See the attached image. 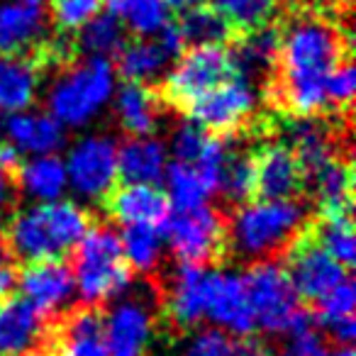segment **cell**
<instances>
[{
    "label": "cell",
    "instance_id": "cell-1",
    "mask_svg": "<svg viewBox=\"0 0 356 356\" xmlns=\"http://www.w3.org/2000/svg\"><path fill=\"white\" fill-rule=\"evenodd\" d=\"M351 59L349 30L320 13H298L278 30V56L266 83L271 103L288 118H317L330 110L327 76Z\"/></svg>",
    "mask_w": 356,
    "mask_h": 356
},
{
    "label": "cell",
    "instance_id": "cell-2",
    "mask_svg": "<svg viewBox=\"0 0 356 356\" xmlns=\"http://www.w3.org/2000/svg\"><path fill=\"white\" fill-rule=\"evenodd\" d=\"M90 225V213L74 200L35 203L8 220L3 244L13 259L25 264L64 259L86 237Z\"/></svg>",
    "mask_w": 356,
    "mask_h": 356
},
{
    "label": "cell",
    "instance_id": "cell-3",
    "mask_svg": "<svg viewBox=\"0 0 356 356\" xmlns=\"http://www.w3.org/2000/svg\"><path fill=\"white\" fill-rule=\"evenodd\" d=\"M305 225L307 215L298 198H259L237 205L227 220V252H234L247 264L278 259L288 252Z\"/></svg>",
    "mask_w": 356,
    "mask_h": 356
},
{
    "label": "cell",
    "instance_id": "cell-4",
    "mask_svg": "<svg viewBox=\"0 0 356 356\" xmlns=\"http://www.w3.org/2000/svg\"><path fill=\"white\" fill-rule=\"evenodd\" d=\"M71 273L81 305L103 307L122 296L132 283V268L124 259L120 234L110 225H90L74 249Z\"/></svg>",
    "mask_w": 356,
    "mask_h": 356
},
{
    "label": "cell",
    "instance_id": "cell-5",
    "mask_svg": "<svg viewBox=\"0 0 356 356\" xmlns=\"http://www.w3.org/2000/svg\"><path fill=\"white\" fill-rule=\"evenodd\" d=\"M115 66L108 56H83L61 69L47 90V108L64 127L88 124L115 93Z\"/></svg>",
    "mask_w": 356,
    "mask_h": 356
},
{
    "label": "cell",
    "instance_id": "cell-6",
    "mask_svg": "<svg viewBox=\"0 0 356 356\" xmlns=\"http://www.w3.org/2000/svg\"><path fill=\"white\" fill-rule=\"evenodd\" d=\"M161 237L178 264L213 266L227 252V220L208 203L188 210H171L161 227Z\"/></svg>",
    "mask_w": 356,
    "mask_h": 356
},
{
    "label": "cell",
    "instance_id": "cell-7",
    "mask_svg": "<svg viewBox=\"0 0 356 356\" xmlns=\"http://www.w3.org/2000/svg\"><path fill=\"white\" fill-rule=\"evenodd\" d=\"M239 276H242L244 291H247L257 330L266 332V334H288L302 305L300 296L288 278L286 266H281L278 259L254 261Z\"/></svg>",
    "mask_w": 356,
    "mask_h": 356
},
{
    "label": "cell",
    "instance_id": "cell-8",
    "mask_svg": "<svg viewBox=\"0 0 356 356\" xmlns=\"http://www.w3.org/2000/svg\"><path fill=\"white\" fill-rule=\"evenodd\" d=\"M234 71L237 69H234L232 56L225 44L188 47L168 69L159 95H161L163 105L186 110L193 100L227 81Z\"/></svg>",
    "mask_w": 356,
    "mask_h": 356
},
{
    "label": "cell",
    "instance_id": "cell-9",
    "mask_svg": "<svg viewBox=\"0 0 356 356\" xmlns=\"http://www.w3.org/2000/svg\"><path fill=\"white\" fill-rule=\"evenodd\" d=\"M254 110H257L254 83L244 74L234 71L218 88L193 100L184 113L191 118V122L203 127L205 132L232 137L252 122Z\"/></svg>",
    "mask_w": 356,
    "mask_h": 356
},
{
    "label": "cell",
    "instance_id": "cell-10",
    "mask_svg": "<svg viewBox=\"0 0 356 356\" xmlns=\"http://www.w3.org/2000/svg\"><path fill=\"white\" fill-rule=\"evenodd\" d=\"M69 186L86 200H105L118 186V142L108 134H88L69 149L64 161Z\"/></svg>",
    "mask_w": 356,
    "mask_h": 356
},
{
    "label": "cell",
    "instance_id": "cell-11",
    "mask_svg": "<svg viewBox=\"0 0 356 356\" xmlns=\"http://www.w3.org/2000/svg\"><path fill=\"white\" fill-rule=\"evenodd\" d=\"M288 278H291L296 293L302 300L317 302L322 296L344 283L349 276V268L330 257L307 232V225L296 237V242L288 247Z\"/></svg>",
    "mask_w": 356,
    "mask_h": 356
},
{
    "label": "cell",
    "instance_id": "cell-12",
    "mask_svg": "<svg viewBox=\"0 0 356 356\" xmlns=\"http://www.w3.org/2000/svg\"><path fill=\"white\" fill-rule=\"evenodd\" d=\"M213 271V266L195 264H178L173 268L166 291L159 293V302H163V317L176 332L195 330L205 320Z\"/></svg>",
    "mask_w": 356,
    "mask_h": 356
},
{
    "label": "cell",
    "instance_id": "cell-13",
    "mask_svg": "<svg viewBox=\"0 0 356 356\" xmlns=\"http://www.w3.org/2000/svg\"><path fill=\"white\" fill-rule=\"evenodd\" d=\"M17 286L22 298L47 317L64 315L66 310H71V302L76 298L74 273L64 259L25 264V268L17 271Z\"/></svg>",
    "mask_w": 356,
    "mask_h": 356
},
{
    "label": "cell",
    "instance_id": "cell-14",
    "mask_svg": "<svg viewBox=\"0 0 356 356\" xmlns=\"http://www.w3.org/2000/svg\"><path fill=\"white\" fill-rule=\"evenodd\" d=\"M49 339L51 317L40 312L22 296H8L0 300V356L44 354Z\"/></svg>",
    "mask_w": 356,
    "mask_h": 356
},
{
    "label": "cell",
    "instance_id": "cell-15",
    "mask_svg": "<svg viewBox=\"0 0 356 356\" xmlns=\"http://www.w3.org/2000/svg\"><path fill=\"white\" fill-rule=\"evenodd\" d=\"M305 191V173L288 144L268 142L254 152V195L291 200Z\"/></svg>",
    "mask_w": 356,
    "mask_h": 356
},
{
    "label": "cell",
    "instance_id": "cell-16",
    "mask_svg": "<svg viewBox=\"0 0 356 356\" xmlns=\"http://www.w3.org/2000/svg\"><path fill=\"white\" fill-rule=\"evenodd\" d=\"M154 337L152 302L127 298L105 315V341L110 356H147Z\"/></svg>",
    "mask_w": 356,
    "mask_h": 356
},
{
    "label": "cell",
    "instance_id": "cell-17",
    "mask_svg": "<svg viewBox=\"0 0 356 356\" xmlns=\"http://www.w3.org/2000/svg\"><path fill=\"white\" fill-rule=\"evenodd\" d=\"M205 317L218 330L227 332L232 337H249L257 332V322H254L252 307H249L247 300V291H244L239 273L215 268L213 281H210Z\"/></svg>",
    "mask_w": 356,
    "mask_h": 356
},
{
    "label": "cell",
    "instance_id": "cell-18",
    "mask_svg": "<svg viewBox=\"0 0 356 356\" xmlns=\"http://www.w3.org/2000/svg\"><path fill=\"white\" fill-rule=\"evenodd\" d=\"M49 344L51 356H110L105 341V315L100 307H71L51 332Z\"/></svg>",
    "mask_w": 356,
    "mask_h": 356
},
{
    "label": "cell",
    "instance_id": "cell-19",
    "mask_svg": "<svg viewBox=\"0 0 356 356\" xmlns=\"http://www.w3.org/2000/svg\"><path fill=\"white\" fill-rule=\"evenodd\" d=\"M105 208L115 222L132 227V225H147V227L161 229L166 218L171 215L166 191L154 184H122L115 186L105 195Z\"/></svg>",
    "mask_w": 356,
    "mask_h": 356
},
{
    "label": "cell",
    "instance_id": "cell-20",
    "mask_svg": "<svg viewBox=\"0 0 356 356\" xmlns=\"http://www.w3.org/2000/svg\"><path fill=\"white\" fill-rule=\"evenodd\" d=\"M115 118L118 124L127 132V137H154L163 118V100L147 83L120 86L115 90Z\"/></svg>",
    "mask_w": 356,
    "mask_h": 356
},
{
    "label": "cell",
    "instance_id": "cell-21",
    "mask_svg": "<svg viewBox=\"0 0 356 356\" xmlns=\"http://www.w3.org/2000/svg\"><path fill=\"white\" fill-rule=\"evenodd\" d=\"M312 186L320 218H341L351 215L354 208V168H351L349 154L334 156L325 166L307 176L305 186Z\"/></svg>",
    "mask_w": 356,
    "mask_h": 356
},
{
    "label": "cell",
    "instance_id": "cell-22",
    "mask_svg": "<svg viewBox=\"0 0 356 356\" xmlns=\"http://www.w3.org/2000/svg\"><path fill=\"white\" fill-rule=\"evenodd\" d=\"M47 20L40 8L20 0H0V54L22 56L44 44Z\"/></svg>",
    "mask_w": 356,
    "mask_h": 356
},
{
    "label": "cell",
    "instance_id": "cell-23",
    "mask_svg": "<svg viewBox=\"0 0 356 356\" xmlns=\"http://www.w3.org/2000/svg\"><path fill=\"white\" fill-rule=\"evenodd\" d=\"M6 134L13 147L30 156L56 154L66 144V127L49 113H10V118L6 120Z\"/></svg>",
    "mask_w": 356,
    "mask_h": 356
},
{
    "label": "cell",
    "instance_id": "cell-24",
    "mask_svg": "<svg viewBox=\"0 0 356 356\" xmlns=\"http://www.w3.org/2000/svg\"><path fill=\"white\" fill-rule=\"evenodd\" d=\"M168 166V147L156 137H127L118 144V178L124 184L163 181Z\"/></svg>",
    "mask_w": 356,
    "mask_h": 356
},
{
    "label": "cell",
    "instance_id": "cell-25",
    "mask_svg": "<svg viewBox=\"0 0 356 356\" xmlns=\"http://www.w3.org/2000/svg\"><path fill=\"white\" fill-rule=\"evenodd\" d=\"M15 186L37 203L61 200V195L69 188L64 159H59L56 154H42V156L27 159L17 168Z\"/></svg>",
    "mask_w": 356,
    "mask_h": 356
},
{
    "label": "cell",
    "instance_id": "cell-26",
    "mask_svg": "<svg viewBox=\"0 0 356 356\" xmlns=\"http://www.w3.org/2000/svg\"><path fill=\"white\" fill-rule=\"evenodd\" d=\"M163 178H166V195L173 210H188L208 203L220 186V178L215 173L184 161H168Z\"/></svg>",
    "mask_w": 356,
    "mask_h": 356
},
{
    "label": "cell",
    "instance_id": "cell-27",
    "mask_svg": "<svg viewBox=\"0 0 356 356\" xmlns=\"http://www.w3.org/2000/svg\"><path fill=\"white\" fill-rule=\"evenodd\" d=\"M40 90V66L25 56H6L0 61V110L22 113L30 110Z\"/></svg>",
    "mask_w": 356,
    "mask_h": 356
},
{
    "label": "cell",
    "instance_id": "cell-28",
    "mask_svg": "<svg viewBox=\"0 0 356 356\" xmlns=\"http://www.w3.org/2000/svg\"><path fill=\"white\" fill-rule=\"evenodd\" d=\"M168 56L159 47L154 37H139L134 42H124L122 49L115 54V74L129 83H149L156 79L168 64Z\"/></svg>",
    "mask_w": 356,
    "mask_h": 356
},
{
    "label": "cell",
    "instance_id": "cell-29",
    "mask_svg": "<svg viewBox=\"0 0 356 356\" xmlns=\"http://www.w3.org/2000/svg\"><path fill=\"white\" fill-rule=\"evenodd\" d=\"M108 13L137 37H154L171 22L166 0H105Z\"/></svg>",
    "mask_w": 356,
    "mask_h": 356
},
{
    "label": "cell",
    "instance_id": "cell-30",
    "mask_svg": "<svg viewBox=\"0 0 356 356\" xmlns=\"http://www.w3.org/2000/svg\"><path fill=\"white\" fill-rule=\"evenodd\" d=\"M307 232L310 237L330 254L341 266L351 268L356 261V239H354V222L351 215L341 218H317L307 220Z\"/></svg>",
    "mask_w": 356,
    "mask_h": 356
},
{
    "label": "cell",
    "instance_id": "cell-31",
    "mask_svg": "<svg viewBox=\"0 0 356 356\" xmlns=\"http://www.w3.org/2000/svg\"><path fill=\"white\" fill-rule=\"evenodd\" d=\"M120 242H122V252L129 268L147 273V276L159 268V261H161L163 254L161 229L147 227V225H132V227L122 229Z\"/></svg>",
    "mask_w": 356,
    "mask_h": 356
},
{
    "label": "cell",
    "instance_id": "cell-32",
    "mask_svg": "<svg viewBox=\"0 0 356 356\" xmlns=\"http://www.w3.org/2000/svg\"><path fill=\"white\" fill-rule=\"evenodd\" d=\"M213 3L229 30H237L239 35L273 25L281 8V0H213Z\"/></svg>",
    "mask_w": 356,
    "mask_h": 356
},
{
    "label": "cell",
    "instance_id": "cell-33",
    "mask_svg": "<svg viewBox=\"0 0 356 356\" xmlns=\"http://www.w3.org/2000/svg\"><path fill=\"white\" fill-rule=\"evenodd\" d=\"M79 32L81 35H79L76 47H79L86 56H108V59H113V56L122 49L124 42H127L124 40V32L127 30H124L118 17H113L110 13L95 15L93 20L81 27Z\"/></svg>",
    "mask_w": 356,
    "mask_h": 356
},
{
    "label": "cell",
    "instance_id": "cell-34",
    "mask_svg": "<svg viewBox=\"0 0 356 356\" xmlns=\"http://www.w3.org/2000/svg\"><path fill=\"white\" fill-rule=\"evenodd\" d=\"M181 35H184L188 47H213V44H225L232 37V30L225 22V17L220 15L215 8H195V10L184 13L181 22Z\"/></svg>",
    "mask_w": 356,
    "mask_h": 356
},
{
    "label": "cell",
    "instance_id": "cell-35",
    "mask_svg": "<svg viewBox=\"0 0 356 356\" xmlns=\"http://www.w3.org/2000/svg\"><path fill=\"white\" fill-rule=\"evenodd\" d=\"M218 193L229 205H244L254 195V152H237L229 147V156L220 173Z\"/></svg>",
    "mask_w": 356,
    "mask_h": 356
},
{
    "label": "cell",
    "instance_id": "cell-36",
    "mask_svg": "<svg viewBox=\"0 0 356 356\" xmlns=\"http://www.w3.org/2000/svg\"><path fill=\"white\" fill-rule=\"evenodd\" d=\"M49 6L54 27L61 35H71L103 13L105 0H49Z\"/></svg>",
    "mask_w": 356,
    "mask_h": 356
},
{
    "label": "cell",
    "instance_id": "cell-37",
    "mask_svg": "<svg viewBox=\"0 0 356 356\" xmlns=\"http://www.w3.org/2000/svg\"><path fill=\"white\" fill-rule=\"evenodd\" d=\"M315 310V322L320 330H325L332 322L346 320V317H354V305H356V291H354V281L346 278L344 283H339L337 288H332L327 296H322L317 302H312Z\"/></svg>",
    "mask_w": 356,
    "mask_h": 356
},
{
    "label": "cell",
    "instance_id": "cell-38",
    "mask_svg": "<svg viewBox=\"0 0 356 356\" xmlns=\"http://www.w3.org/2000/svg\"><path fill=\"white\" fill-rule=\"evenodd\" d=\"M181 356H237V337L218 327H208V330L195 332L186 341Z\"/></svg>",
    "mask_w": 356,
    "mask_h": 356
},
{
    "label": "cell",
    "instance_id": "cell-39",
    "mask_svg": "<svg viewBox=\"0 0 356 356\" xmlns=\"http://www.w3.org/2000/svg\"><path fill=\"white\" fill-rule=\"evenodd\" d=\"M325 88H327V105H330V110L349 113L356 90V69L351 64V59H344L341 64H337L330 71Z\"/></svg>",
    "mask_w": 356,
    "mask_h": 356
},
{
    "label": "cell",
    "instance_id": "cell-40",
    "mask_svg": "<svg viewBox=\"0 0 356 356\" xmlns=\"http://www.w3.org/2000/svg\"><path fill=\"white\" fill-rule=\"evenodd\" d=\"M327 354H330V349H327L325 334H322L320 327H312V330L302 332V334L291 337V346L281 356H327Z\"/></svg>",
    "mask_w": 356,
    "mask_h": 356
},
{
    "label": "cell",
    "instance_id": "cell-41",
    "mask_svg": "<svg viewBox=\"0 0 356 356\" xmlns=\"http://www.w3.org/2000/svg\"><path fill=\"white\" fill-rule=\"evenodd\" d=\"M154 40L159 42V47L163 49V54L168 56V59H178V56L184 54L186 49H188V44H186L184 35H181V27L173 25V22H168L163 30H159L156 35H154Z\"/></svg>",
    "mask_w": 356,
    "mask_h": 356
},
{
    "label": "cell",
    "instance_id": "cell-42",
    "mask_svg": "<svg viewBox=\"0 0 356 356\" xmlns=\"http://www.w3.org/2000/svg\"><path fill=\"white\" fill-rule=\"evenodd\" d=\"M17 286V268L15 259L10 257V252L6 249L3 239H0V300L8 298Z\"/></svg>",
    "mask_w": 356,
    "mask_h": 356
},
{
    "label": "cell",
    "instance_id": "cell-43",
    "mask_svg": "<svg viewBox=\"0 0 356 356\" xmlns=\"http://www.w3.org/2000/svg\"><path fill=\"white\" fill-rule=\"evenodd\" d=\"M322 332H327V334H330L337 344H351V341H354V337H356V322H354V317H346V320H339V322H332V325H327Z\"/></svg>",
    "mask_w": 356,
    "mask_h": 356
},
{
    "label": "cell",
    "instance_id": "cell-44",
    "mask_svg": "<svg viewBox=\"0 0 356 356\" xmlns=\"http://www.w3.org/2000/svg\"><path fill=\"white\" fill-rule=\"evenodd\" d=\"M20 163H22V152H20V149L13 147L8 139H6V142H0V168L15 178Z\"/></svg>",
    "mask_w": 356,
    "mask_h": 356
},
{
    "label": "cell",
    "instance_id": "cell-45",
    "mask_svg": "<svg viewBox=\"0 0 356 356\" xmlns=\"http://www.w3.org/2000/svg\"><path fill=\"white\" fill-rule=\"evenodd\" d=\"M15 188H17L15 178L0 168V213L13 203V198H15Z\"/></svg>",
    "mask_w": 356,
    "mask_h": 356
},
{
    "label": "cell",
    "instance_id": "cell-46",
    "mask_svg": "<svg viewBox=\"0 0 356 356\" xmlns=\"http://www.w3.org/2000/svg\"><path fill=\"white\" fill-rule=\"evenodd\" d=\"M166 3H168V8H171V10L188 13V10H195V8L210 6L213 0H166Z\"/></svg>",
    "mask_w": 356,
    "mask_h": 356
},
{
    "label": "cell",
    "instance_id": "cell-47",
    "mask_svg": "<svg viewBox=\"0 0 356 356\" xmlns=\"http://www.w3.org/2000/svg\"><path fill=\"white\" fill-rule=\"evenodd\" d=\"M327 356H356V354L351 349V344H337V349H332Z\"/></svg>",
    "mask_w": 356,
    "mask_h": 356
},
{
    "label": "cell",
    "instance_id": "cell-48",
    "mask_svg": "<svg viewBox=\"0 0 356 356\" xmlns=\"http://www.w3.org/2000/svg\"><path fill=\"white\" fill-rule=\"evenodd\" d=\"M20 3H25V6H30V8H40V10H42L49 0H20Z\"/></svg>",
    "mask_w": 356,
    "mask_h": 356
},
{
    "label": "cell",
    "instance_id": "cell-49",
    "mask_svg": "<svg viewBox=\"0 0 356 356\" xmlns=\"http://www.w3.org/2000/svg\"><path fill=\"white\" fill-rule=\"evenodd\" d=\"M325 3H332V6H339V3H344V0H325Z\"/></svg>",
    "mask_w": 356,
    "mask_h": 356
},
{
    "label": "cell",
    "instance_id": "cell-50",
    "mask_svg": "<svg viewBox=\"0 0 356 356\" xmlns=\"http://www.w3.org/2000/svg\"><path fill=\"white\" fill-rule=\"evenodd\" d=\"M25 356H44V354H25Z\"/></svg>",
    "mask_w": 356,
    "mask_h": 356
}]
</instances>
